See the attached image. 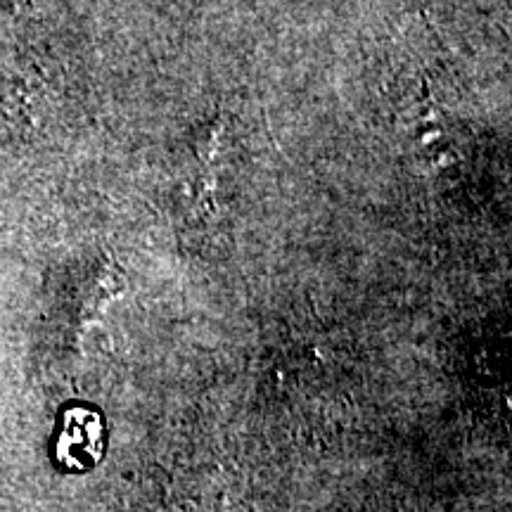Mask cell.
Wrapping results in <instances>:
<instances>
[{
    "label": "cell",
    "instance_id": "obj_1",
    "mask_svg": "<svg viewBox=\"0 0 512 512\" xmlns=\"http://www.w3.org/2000/svg\"><path fill=\"white\" fill-rule=\"evenodd\" d=\"M105 422L93 408H72L62 415L55 453L64 470L86 472L105 453Z\"/></svg>",
    "mask_w": 512,
    "mask_h": 512
},
{
    "label": "cell",
    "instance_id": "obj_2",
    "mask_svg": "<svg viewBox=\"0 0 512 512\" xmlns=\"http://www.w3.org/2000/svg\"><path fill=\"white\" fill-rule=\"evenodd\" d=\"M171 512H230V510H226V508H219V510H200V508H190V505H185L183 510H171Z\"/></svg>",
    "mask_w": 512,
    "mask_h": 512
},
{
    "label": "cell",
    "instance_id": "obj_3",
    "mask_svg": "<svg viewBox=\"0 0 512 512\" xmlns=\"http://www.w3.org/2000/svg\"><path fill=\"white\" fill-rule=\"evenodd\" d=\"M358 512H382V510H358Z\"/></svg>",
    "mask_w": 512,
    "mask_h": 512
}]
</instances>
